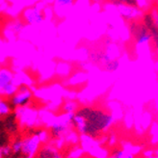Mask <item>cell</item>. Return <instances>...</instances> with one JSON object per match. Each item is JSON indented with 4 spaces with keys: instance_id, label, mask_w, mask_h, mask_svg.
I'll return each mask as SVG.
<instances>
[{
    "instance_id": "obj_2",
    "label": "cell",
    "mask_w": 158,
    "mask_h": 158,
    "mask_svg": "<svg viewBox=\"0 0 158 158\" xmlns=\"http://www.w3.org/2000/svg\"><path fill=\"white\" fill-rule=\"evenodd\" d=\"M73 114H61L60 116L55 117L49 126V134L52 139L64 137L66 133L73 128Z\"/></svg>"
},
{
    "instance_id": "obj_15",
    "label": "cell",
    "mask_w": 158,
    "mask_h": 158,
    "mask_svg": "<svg viewBox=\"0 0 158 158\" xmlns=\"http://www.w3.org/2000/svg\"><path fill=\"white\" fill-rule=\"evenodd\" d=\"M84 152V149L81 147L74 146L70 148V151L68 152L66 158H82Z\"/></svg>"
},
{
    "instance_id": "obj_21",
    "label": "cell",
    "mask_w": 158,
    "mask_h": 158,
    "mask_svg": "<svg viewBox=\"0 0 158 158\" xmlns=\"http://www.w3.org/2000/svg\"><path fill=\"white\" fill-rule=\"evenodd\" d=\"M42 0H19V1L17 3L18 5H21L22 7H29V6H33V5H36L38 3L41 2Z\"/></svg>"
},
{
    "instance_id": "obj_16",
    "label": "cell",
    "mask_w": 158,
    "mask_h": 158,
    "mask_svg": "<svg viewBox=\"0 0 158 158\" xmlns=\"http://www.w3.org/2000/svg\"><path fill=\"white\" fill-rule=\"evenodd\" d=\"M10 147H11L12 153L13 154H15V155H19V154H21L22 138H17V139H15Z\"/></svg>"
},
{
    "instance_id": "obj_23",
    "label": "cell",
    "mask_w": 158,
    "mask_h": 158,
    "mask_svg": "<svg viewBox=\"0 0 158 158\" xmlns=\"http://www.w3.org/2000/svg\"><path fill=\"white\" fill-rule=\"evenodd\" d=\"M135 5H137V8L144 9L148 6V0H135Z\"/></svg>"
},
{
    "instance_id": "obj_11",
    "label": "cell",
    "mask_w": 158,
    "mask_h": 158,
    "mask_svg": "<svg viewBox=\"0 0 158 158\" xmlns=\"http://www.w3.org/2000/svg\"><path fill=\"white\" fill-rule=\"evenodd\" d=\"M75 0H54V10L60 13L63 10H69L73 7Z\"/></svg>"
},
{
    "instance_id": "obj_17",
    "label": "cell",
    "mask_w": 158,
    "mask_h": 158,
    "mask_svg": "<svg viewBox=\"0 0 158 158\" xmlns=\"http://www.w3.org/2000/svg\"><path fill=\"white\" fill-rule=\"evenodd\" d=\"M107 158H134V154L129 153L124 149H116L113 153Z\"/></svg>"
},
{
    "instance_id": "obj_5",
    "label": "cell",
    "mask_w": 158,
    "mask_h": 158,
    "mask_svg": "<svg viewBox=\"0 0 158 158\" xmlns=\"http://www.w3.org/2000/svg\"><path fill=\"white\" fill-rule=\"evenodd\" d=\"M45 15L44 12V8L40 6V4H36L33 6L26 7L22 11L21 20L25 22L28 25H38L44 20Z\"/></svg>"
},
{
    "instance_id": "obj_28",
    "label": "cell",
    "mask_w": 158,
    "mask_h": 158,
    "mask_svg": "<svg viewBox=\"0 0 158 158\" xmlns=\"http://www.w3.org/2000/svg\"><path fill=\"white\" fill-rule=\"evenodd\" d=\"M46 2H48V3H53L54 2V0H45Z\"/></svg>"
},
{
    "instance_id": "obj_14",
    "label": "cell",
    "mask_w": 158,
    "mask_h": 158,
    "mask_svg": "<svg viewBox=\"0 0 158 158\" xmlns=\"http://www.w3.org/2000/svg\"><path fill=\"white\" fill-rule=\"evenodd\" d=\"M32 132L34 134H36V135L38 136V138L41 140L42 144H47L51 139L49 132L47 131L45 128H38L36 130H33Z\"/></svg>"
},
{
    "instance_id": "obj_27",
    "label": "cell",
    "mask_w": 158,
    "mask_h": 158,
    "mask_svg": "<svg viewBox=\"0 0 158 158\" xmlns=\"http://www.w3.org/2000/svg\"><path fill=\"white\" fill-rule=\"evenodd\" d=\"M93 1L94 2V3H101L103 0H93Z\"/></svg>"
},
{
    "instance_id": "obj_26",
    "label": "cell",
    "mask_w": 158,
    "mask_h": 158,
    "mask_svg": "<svg viewBox=\"0 0 158 158\" xmlns=\"http://www.w3.org/2000/svg\"><path fill=\"white\" fill-rule=\"evenodd\" d=\"M7 1H10V2H13V3H15V4H17L19 0H7Z\"/></svg>"
},
{
    "instance_id": "obj_13",
    "label": "cell",
    "mask_w": 158,
    "mask_h": 158,
    "mask_svg": "<svg viewBox=\"0 0 158 158\" xmlns=\"http://www.w3.org/2000/svg\"><path fill=\"white\" fill-rule=\"evenodd\" d=\"M13 111V108L8 98H0V117L10 116Z\"/></svg>"
},
{
    "instance_id": "obj_29",
    "label": "cell",
    "mask_w": 158,
    "mask_h": 158,
    "mask_svg": "<svg viewBox=\"0 0 158 158\" xmlns=\"http://www.w3.org/2000/svg\"><path fill=\"white\" fill-rule=\"evenodd\" d=\"M156 3H157V5H158V0H156Z\"/></svg>"
},
{
    "instance_id": "obj_6",
    "label": "cell",
    "mask_w": 158,
    "mask_h": 158,
    "mask_svg": "<svg viewBox=\"0 0 158 158\" xmlns=\"http://www.w3.org/2000/svg\"><path fill=\"white\" fill-rule=\"evenodd\" d=\"M14 112H15V118H18L20 125L32 127V126L35 125L38 120L39 112L35 108L31 107L30 105L26 107L15 108Z\"/></svg>"
},
{
    "instance_id": "obj_22",
    "label": "cell",
    "mask_w": 158,
    "mask_h": 158,
    "mask_svg": "<svg viewBox=\"0 0 158 158\" xmlns=\"http://www.w3.org/2000/svg\"><path fill=\"white\" fill-rule=\"evenodd\" d=\"M118 68V62L116 60H111L106 64V69L109 72H114Z\"/></svg>"
},
{
    "instance_id": "obj_18",
    "label": "cell",
    "mask_w": 158,
    "mask_h": 158,
    "mask_svg": "<svg viewBox=\"0 0 158 158\" xmlns=\"http://www.w3.org/2000/svg\"><path fill=\"white\" fill-rule=\"evenodd\" d=\"M152 40V36L148 34L146 31L145 32H142L139 37L137 38V45H143V44H147L149 41Z\"/></svg>"
},
{
    "instance_id": "obj_4",
    "label": "cell",
    "mask_w": 158,
    "mask_h": 158,
    "mask_svg": "<svg viewBox=\"0 0 158 158\" xmlns=\"http://www.w3.org/2000/svg\"><path fill=\"white\" fill-rule=\"evenodd\" d=\"M33 92L29 89V87L26 85H19V90L13 97L9 99V102L13 109L18 107H26L31 104L33 99Z\"/></svg>"
},
{
    "instance_id": "obj_3",
    "label": "cell",
    "mask_w": 158,
    "mask_h": 158,
    "mask_svg": "<svg viewBox=\"0 0 158 158\" xmlns=\"http://www.w3.org/2000/svg\"><path fill=\"white\" fill-rule=\"evenodd\" d=\"M19 85L15 82V75L10 69H0V98H10L18 92Z\"/></svg>"
},
{
    "instance_id": "obj_10",
    "label": "cell",
    "mask_w": 158,
    "mask_h": 158,
    "mask_svg": "<svg viewBox=\"0 0 158 158\" xmlns=\"http://www.w3.org/2000/svg\"><path fill=\"white\" fill-rule=\"evenodd\" d=\"M79 108L78 103L75 100L69 99L65 100L61 104V111L62 114H74Z\"/></svg>"
},
{
    "instance_id": "obj_20",
    "label": "cell",
    "mask_w": 158,
    "mask_h": 158,
    "mask_svg": "<svg viewBox=\"0 0 158 158\" xmlns=\"http://www.w3.org/2000/svg\"><path fill=\"white\" fill-rule=\"evenodd\" d=\"M11 153H12V149L10 146L5 145L0 147V158H7L11 155Z\"/></svg>"
},
{
    "instance_id": "obj_7",
    "label": "cell",
    "mask_w": 158,
    "mask_h": 158,
    "mask_svg": "<svg viewBox=\"0 0 158 158\" xmlns=\"http://www.w3.org/2000/svg\"><path fill=\"white\" fill-rule=\"evenodd\" d=\"M41 140L33 132L30 135L22 138L21 154L23 155V158H35L41 148Z\"/></svg>"
},
{
    "instance_id": "obj_12",
    "label": "cell",
    "mask_w": 158,
    "mask_h": 158,
    "mask_svg": "<svg viewBox=\"0 0 158 158\" xmlns=\"http://www.w3.org/2000/svg\"><path fill=\"white\" fill-rule=\"evenodd\" d=\"M63 138L65 139L66 144H69V145L72 144L73 146H77L79 141H80V135H79V134L73 128L69 129Z\"/></svg>"
},
{
    "instance_id": "obj_24",
    "label": "cell",
    "mask_w": 158,
    "mask_h": 158,
    "mask_svg": "<svg viewBox=\"0 0 158 158\" xmlns=\"http://www.w3.org/2000/svg\"><path fill=\"white\" fill-rule=\"evenodd\" d=\"M152 19L154 21V24L156 28L158 29V11L156 9H153L152 12Z\"/></svg>"
},
{
    "instance_id": "obj_1",
    "label": "cell",
    "mask_w": 158,
    "mask_h": 158,
    "mask_svg": "<svg viewBox=\"0 0 158 158\" xmlns=\"http://www.w3.org/2000/svg\"><path fill=\"white\" fill-rule=\"evenodd\" d=\"M113 121V117L103 111L82 108L73 114L72 126L80 136L96 137L99 132L105 131Z\"/></svg>"
},
{
    "instance_id": "obj_19",
    "label": "cell",
    "mask_w": 158,
    "mask_h": 158,
    "mask_svg": "<svg viewBox=\"0 0 158 158\" xmlns=\"http://www.w3.org/2000/svg\"><path fill=\"white\" fill-rule=\"evenodd\" d=\"M22 28H23L22 20H19V21L15 20V22H12V24L10 25V31H11V32H13L14 34L19 33L20 31L22 30Z\"/></svg>"
},
{
    "instance_id": "obj_25",
    "label": "cell",
    "mask_w": 158,
    "mask_h": 158,
    "mask_svg": "<svg viewBox=\"0 0 158 158\" xmlns=\"http://www.w3.org/2000/svg\"><path fill=\"white\" fill-rule=\"evenodd\" d=\"M54 158H64V157H63V156H62V154L58 152L56 153V155H55V157H54Z\"/></svg>"
},
{
    "instance_id": "obj_9",
    "label": "cell",
    "mask_w": 158,
    "mask_h": 158,
    "mask_svg": "<svg viewBox=\"0 0 158 158\" xmlns=\"http://www.w3.org/2000/svg\"><path fill=\"white\" fill-rule=\"evenodd\" d=\"M59 151L57 148H55L53 146L50 144H44L43 148H40V151L38 152V158H54L56 153Z\"/></svg>"
},
{
    "instance_id": "obj_8",
    "label": "cell",
    "mask_w": 158,
    "mask_h": 158,
    "mask_svg": "<svg viewBox=\"0 0 158 158\" xmlns=\"http://www.w3.org/2000/svg\"><path fill=\"white\" fill-rule=\"evenodd\" d=\"M116 6L122 17L126 19H134L143 15V12L139 10L136 6H129L126 4H118Z\"/></svg>"
}]
</instances>
